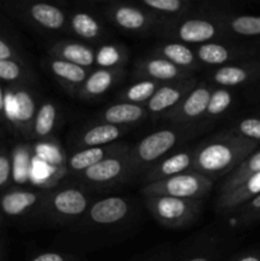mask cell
Masks as SVG:
<instances>
[{"label":"cell","mask_w":260,"mask_h":261,"mask_svg":"<svg viewBox=\"0 0 260 261\" xmlns=\"http://www.w3.org/2000/svg\"><path fill=\"white\" fill-rule=\"evenodd\" d=\"M257 143L245 139L232 130H224L194 147L193 170L214 182L239 167L257 149Z\"/></svg>","instance_id":"obj_1"},{"label":"cell","mask_w":260,"mask_h":261,"mask_svg":"<svg viewBox=\"0 0 260 261\" xmlns=\"http://www.w3.org/2000/svg\"><path fill=\"white\" fill-rule=\"evenodd\" d=\"M200 132L198 126L173 125L150 133L127 152L130 177L145 172Z\"/></svg>","instance_id":"obj_2"},{"label":"cell","mask_w":260,"mask_h":261,"mask_svg":"<svg viewBox=\"0 0 260 261\" xmlns=\"http://www.w3.org/2000/svg\"><path fill=\"white\" fill-rule=\"evenodd\" d=\"M157 35L165 41L184 45H203L219 40H228L218 17L209 10H195L175 20H166Z\"/></svg>","instance_id":"obj_3"},{"label":"cell","mask_w":260,"mask_h":261,"mask_svg":"<svg viewBox=\"0 0 260 261\" xmlns=\"http://www.w3.org/2000/svg\"><path fill=\"white\" fill-rule=\"evenodd\" d=\"M144 204L154 221L167 229L189 228L204 211V200L171 196H144Z\"/></svg>","instance_id":"obj_4"},{"label":"cell","mask_w":260,"mask_h":261,"mask_svg":"<svg viewBox=\"0 0 260 261\" xmlns=\"http://www.w3.org/2000/svg\"><path fill=\"white\" fill-rule=\"evenodd\" d=\"M213 188V181L198 171L190 170L165 180L147 184L142 188L143 196H171L178 199L204 200Z\"/></svg>","instance_id":"obj_5"},{"label":"cell","mask_w":260,"mask_h":261,"mask_svg":"<svg viewBox=\"0 0 260 261\" xmlns=\"http://www.w3.org/2000/svg\"><path fill=\"white\" fill-rule=\"evenodd\" d=\"M103 14L117 30L140 36L157 33L166 22L138 3H111L105 8Z\"/></svg>","instance_id":"obj_6"},{"label":"cell","mask_w":260,"mask_h":261,"mask_svg":"<svg viewBox=\"0 0 260 261\" xmlns=\"http://www.w3.org/2000/svg\"><path fill=\"white\" fill-rule=\"evenodd\" d=\"M89 204L86 191L79 188H64L46 191L38 209L51 221L68 223L83 218L89 209Z\"/></svg>","instance_id":"obj_7"},{"label":"cell","mask_w":260,"mask_h":261,"mask_svg":"<svg viewBox=\"0 0 260 261\" xmlns=\"http://www.w3.org/2000/svg\"><path fill=\"white\" fill-rule=\"evenodd\" d=\"M194 53L201 66L214 69L228 64L251 60L256 58L259 51L254 46L242 45L229 40H219L195 46Z\"/></svg>","instance_id":"obj_8"},{"label":"cell","mask_w":260,"mask_h":261,"mask_svg":"<svg viewBox=\"0 0 260 261\" xmlns=\"http://www.w3.org/2000/svg\"><path fill=\"white\" fill-rule=\"evenodd\" d=\"M213 86L199 82L193 91L173 110L163 115L162 119L168 120L173 125L195 126V124L204 121L206 107L211 99Z\"/></svg>","instance_id":"obj_9"},{"label":"cell","mask_w":260,"mask_h":261,"mask_svg":"<svg viewBox=\"0 0 260 261\" xmlns=\"http://www.w3.org/2000/svg\"><path fill=\"white\" fill-rule=\"evenodd\" d=\"M37 109L35 96L24 87H18L13 92L5 93V117L28 138Z\"/></svg>","instance_id":"obj_10"},{"label":"cell","mask_w":260,"mask_h":261,"mask_svg":"<svg viewBox=\"0 0 260 261\" xmlns=\"http://www.w3.org/2000/svg\"><path fill=\"white\" fill-rule=\"evenodd\" d=\"M260 81V60L240 61V63L228 64V65L214 68L209 73L211 86L221 88L233 89L237 87L249 86Z\"/></svg>","instance_id":"obj_11"},{"label":"cell","mask_w":260,"mask_h":261,"mask_svg":"<svg viewBox=\"0 0 260 261\" xmlns=\"http://www.w3.org/2000/svg\"><path fill=\"white\" fill-rule=\"evenodd\" d=\"M126 154L107 158L79 173V177L86 184L96 188L111 186L126 181L130 178Z\"/></svg>","instance_id":"obj_12"},{"label":"cell","mask_w":260,"mask_h":261,"mask_svg":"<svg viewBox=\"0 0 260 261\" xmlns=\"http://www.w3.org/2000/svg\"><path fill=\"white\" fill-rule=\"evenodd\" d=\"M198 83L199 82L196 81V78L190 76L184 81L161 84L149 102L145 105L148 115L162 117L163 115L175 109Z\"/></svg>","instance_id":"obj_13"},{"label":"cell","mask_w":260,"mask_h":261,"mask_svg":"<svg viewBox=\"0 0 260 261\" xmlns=\"http://www.w3.org/2000/svg\"><path fill=\"white\" fill-rule=\"evenodd\" d=\"M190 76H193V74L177 68L165 59L153 55L139 59L135 63L134 71H133L134 81L145 79V81L157 82L160 84L173 83V82L188 79Z\"/></svg>","instance_id":"obj_14"},{"label":"cell","mask_w":260,"mask_h":261,"mask_svg":"<svg viewBox=\"0 0 260 261\" xmlns=\"http://www.w3.org/2000/svg\"><path fill=\"white\" fill-rule=\"evenodd\" d=\"M130 208L132 206L129 200L125 198L107 196L89 205V209L83 218L94 226H112L126 219L130 214Z\"/></svg>","instance_id":"obj_15"},{"label":"cell","mask_w":260,"mask_h":261,"mask_svg":"<svg viewBox=\"0 0 260 261\" xmlns=\"http://www.w3.org/2000/svg\"><path fill=\"white\" fill-rule=\"evenodd\" d=\"M130 147L126 143H114V144L103 145V147L86 148V149H76L69 154L65 160V167L70 172L82 173L87 168L107 160V158L116 157V155L126 154Z\"/></svg>","instance_id":"obj_16"},{"label":"cell","mask_w":260,"mask_h":261,"mask_svg":"<svg viewBox=\"0 0 260 261\" xmlns=\"http://www.w3.org/2000/svg\"><path fill=\"white\" fill-rule=\"evenodd\" d=\"M126 75L125 68H97L92 69L88 78L83 83L76 97L83 101H94L105 96L119 84Z\"/></svg>","instance_id":"obj_17"},{"label":"cell","mask_w":260,"mask_h":261,"mask_svg":"<svg viewBox=\"0 0 260 261\" xmlns=\"http://www.w3.org/2000/svg\"><path fill=\"white\" fill-rule=\"evenodd\" d=\"M194 166V148H185V149L176 150L171 154L155 163L154 166L144 172L143 184L155 182V181L165 180L171 176L186 172L193 170Z\"/></svg>","instance_id":"obj_18"},{"label":"cell","mask_w":260,"mask_h":261,"mask_svg":"<svg viewBox=\"0 0 260 261\" xmlns=\"http://www.w3.org/2000/svg\"><path fill=\"white\" fill-rule=\"evenodd\" d=\"M25 17L38 28L51 32L68 31L69 13L51 3H31L25 5Z\"/></svg>","instance_id":"obj_19"},{"label":"cell","mask_w":260,"mask_h":261,"mask_svg":"<svg viewBox=\"0 0 260 261\" xmlns=\"http://www.w3.org/2000/svg\"><path fill=\"white\" fill-rule=\"evenodd\" d=\"M127 130H129V127L97 122V124L89 125V126L81 130L79 134L76 135L73 145L74 148H78V149H86V148L114 144L122 135L126 134Z\"/></svg>","instance_id":"obj_20"},{"label":"cell","mask_w":260,"mask_h":261,"mask_svg":"<svg viewBox=\"0 0 260 261\" xmlns=\"http://www.w3.org/2000/svg\"><path fill=\"white\" fill-rule=\"evenodd\" d=\"M45 66L47 68L48 73L58 81V83L71 94L76 93L81 89L92 70L50 56L46 59Z\"/></svg>","instance_id":"obj_21"},{"label":"cell","mask_w":260,"mask_h":261,"mask_svg":"<svg viewBox=\"0 0 260 261\" xmlns=\"http://www.w3.org/2000/svg\"><path fill=\"white\" fill-rule=\"evenodd\" d=\"M149 55L165 59L190 74L200 70L201 68L194 53V48L184 43L175 42V41H165V42L158 43L150 50Z\"/></svg>","instance_id":"obj_22"},{"label":"cell","mask_w":260,"mask_h":261,"mask_svg":"<svg viewBox=\"0 0 260 261\" xmlns=\"http://www.w3.org/2000/svg\"><path fill=\"white\" fill-rule=\"evenodd\" d=\"M50 58L60 59L86 69H92L96 64V50L79 41H58L48 48Z\"/></svg>","instance_id":"obj_23"},{"label":"cell","mask_w":260,"mask_h":261,"mask_svg":"<svg viewBox=\"0 0 260 261\" xmlns=\"http://www.w3.org/2000/svg\"><path fill=\"white\" fill-rule=\"evenodd\" d=\"M46 191L15 189L0 198V208L9 217H20L35 208H40Z\"/></svg>","instance_id":"obj_24"},{"label":"cell","mask_w":260,"mask_h":261,"mask_svg":"<svg viewBox=\"0 0 260 261\" xmlns=\"http://www.w3.org/2000/svg\"><path fill=\"white\" fill-rule=\"evenodd\" d=\"M147 116L148 111L145 106L126 103V102H117V103H114L102 110L97 115V119H98V122H103V124L129 127L144 121Z\"/></svg>","instance_id":"obj_25"},{"label":"cell","mask_w":260,"mask_h":261,"mask_svg":"<svg viewBox=\"0 0 260 261\" xmlns=\"http://www.w3.org/2000/svg\"><path fill=\"white\" fill-rule=\"evenodd\" d=\"M260 194V173L252 176L240 186L228 193L219 194L214 203V209L218 213L236 212L240 206L246 204Z\"/></svg>","instance_id":"obj_26"},{"label":"cell","mask_w":260,"mask_h":261,"mask_svg":"<svg viewBox=\"0 0 260 261\" xmlns=\"http://www.w3.org/2000/svg\"><path fill=\"white\" fill-rule=\"evenodd\" d=\"M68 32L84 41H99L107 37L105 25L88 10H74L69 13Z\"/></svg>","instance_id":"obj_27"},{"label":"cell","mask_w":260,"mask_h":261,"mask_svg":"<svg viewBox=\"0 0 260 261\" xmlns=\"http://www.w3.org/2000/svg\"><path fill=\"white\" fill-rule=\"evenodd\" d=\"M59 106L54 101L46 99L38 105L35 120H33L32 130H31V139L46 140L54 134V130L58 126Z\"/></svg>","instance_id":"obj_28"},{"label":"cell","mask_w":260,"mask_h":261,"mask_svg":"<svg viewBox=\"0 0 260 261\" xmlns=\"http://www.w3.org/2000/svg\"><path fill=\"white\" fill-rule=\"evenodd\" d=\"M138 4L163 20H175L195 12L189 0H142Z\"/></svg>","instance_id":"obj_29"},{"label":"cell","mask_w":260,"mask_h":261,"mask_svg":"<svg viewBox=\"0 0 260 261\" xmlns=\"http://www.w3.org/2000/svg\"><path fill=\"white\" fill-rule=\"evenodd\" d=\"M257 173H260V149H256L254 153H251L239 167L235 168L228 176H226L221 189H219V194L233 190Z\"/></svg>","instance_id":"obj_30"},{"label":"cell","mask_w":260,"mask_h":261,"mask_svg":"<svg viewBox=\"0 0 260 261\" xmlns=\"http://www.w3.org/2000/svg\"><path fill=\"white\" fill-rule=\"evenodd\" d=\"M161 84L157 82L145 81V79H139V81H134L130 86L124 88L122 91L119 92L117 98L120 102H126V103L139 105V106H145L152 98L153 94L158 89Z\"/></svg>","instance_id":"obj_31"},{"label":"cell","mask_w":260,"mask_h":261,"mask_svg":"<svg viewBox=\"0 0 260 261\" xmlns=\"http://www.w3.org/2000/svg\"><path fill=\"white\" fill-rule=\"evenodd\" d=\"M235 103V93L232 89L213 87L211 99L205 111V120H218L231 110Z\"/></svg>","instance_id":"obj_32"},{"label":"cell","mask_w":260,"mask_h":261,"mask_svg":"<svg viewBox=\"0 0 260 261\" xmlns=\"http://www.w3.org/2000/svg\"><path fill=\"white\" fill-rule=\"evenodd\" d=\"M129 54L124 46L107 43L96 51V64L98 68H124Z\"/></svg>","instance_id":"obj_33"},{"label":"cell","mask_w":260,"mask_h":261,"mask_svg":"<svg viewBox=\"0 0 260 261\" xmlns=\"http://www.w3.org/2000/svg\"><path fill=\"white\" fill-rule=\"evenodd\" d=\"M13 177L17 182L24 184L31 177V154L25 147L15 149L14 157L12 160Z\"/></svg>","instance_id":"obj_34"},{"label":"cell","mask_w":260,"mask_h":261,"mask_svg":"<svg viewBox=\"0 0 260 261\" xmlns=\"http://www.w3.org/2000/svg\"><path fill=\"white\" fill-rule=\"evenodd\" d=\"M28 75L30 73L18 59L0 60V81L15 83V82L27 79Z\"/></svg>","instance_id":"obj_35"},{"label":"cell","mask_w":260,"mask_h":261,"mask_svg":"<svg viewBox=\"0 0 260 261\" xmlns=\"http://www.w3.org/2000/svg\"><path fill=\"white\" fill-rule=\"evenodd\" d=\"M232 132L247 140H251L259 144L260 143V117L250 116L240 119L235 124Z\"/></svg>","instance_id":"obj_36"},{"label":"cell","mask_w":260,"mask_h":261,"mask_svg":"<svg viewBox=\"0 0 260 261\" xmlns=\"http://www.w3.org/2000/svg\"><path fill=\"white\" fill-rule=\"evenodd\" d=\"M236 212L239 213V222L241 226L242 224L246 226V224L259 219L260 218V194L257 196H255L254 199H251L250 201H247L246 204L240 206Z\"/></svg>","instance_id":"obj_37"},{"label":"cell","mask_w":260,"mask_h":261,"mask_svg":"<svg viewBox=\"0 0 260 261\" xmlns=\"http://www.w3.org/2000/svg\"><path fill=\"white\" fill-rule=\"evenodd\" d=\"M12 175V158H10V155L7 154V153L0 152V189L4 188L7 184H9Z\"/></svg>","instance_id":"obj_38"},{"label":"cell","mask_w":260,"mask_h":261,"mask_svg":"<svg viewBox=\"0 0 260 261\" xmlns=\"http://www.w3.org/2000/svg\"><path fill=\"white\" fill-rule=\"evenodd\" d=\"M30 261H76V259L74 256H71L70 254L47 251L36 255V256H33Z\"/></svg>","instance_id":"obj_39"},{"label":"cell","mask_w":260,"mask_h":261,"mask_svg":"<svg viewBox=\"0 0 260 261\" xmlns=\"http://www.w3.org/2000/svg\"><path fill=\"white\" fill-rule=\"evenodd\" d=\"M10 59H18V53L0 37V60H10Z\"/></svg>","instance_id":"obj_40"},{"label":"cell","mask_w":260,"mask_h":261,"mask_svg":"<svg viewBox=\"0 0 260 261\" xmlns=\"http://www.w3.org/2000/svg\"><path fill=\"white\" fill-rule=\"evenodd\" d=\"M219 257L218 252L217 251H204L200 254H195L193 256L188 257L184 261H217Z\"/></svg>","instance_id":"obj_41"},{"label":"cell","mask_w":260,"mask_h":261,"mask_svg":"<svg viewBox=\"0 0 260 261\" xmlns=\"http://www.w3.org/2000/svg\"><path fill=\"white\" fill-rule=\"evenodd\" d=\"M228 261H260V251H245L235 255Z\"/></svg>","instance_id":"obj_42"},{"label":"cell","mask_w":260,"mask_h":261,"mask_svg":"<svg viewBox=\"0 0 260 261\" xmlns=\"http://www.w3.org/2000/svg\"><path fill=\"white\" fill-rule=\"evenodd\" d=\"M7 119L5 117V92L0 87V120Z\"/></svg>","instance_id":"obj_43"},{"label":"cell","mask_w":260,"mask_h":261,"mask_svg":"<svg viewBox=\"0 0 260 261\" xmlns=\"http://www.w3.org/2000/svg\"><path fill=\"white\" fill-rule=\"evenodd\" d=\"M254 41H255V42H254V47L256 48L257 51H259L260 50V38H259V40H254Z\"/></svg>","instance_id":"obj_44"}]
</instances>
